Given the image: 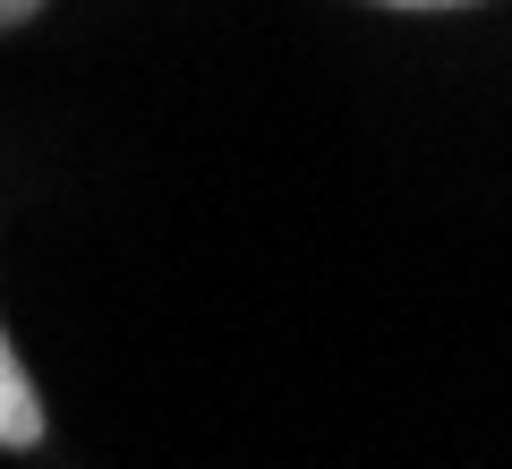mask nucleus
I'll return each instance as SVG.
<instances>
[{
	"label": "nucleus",
	"mask_w": 512,
	"mask_h": 469,
	"mask_svg": "<svg viewBox=\"0 0 512 469\" xmlns=\"http://www.w3.org/2000/svg\"><path fill=\"white\" fill-rule=\"evenodd\" d=\"M376 9H470V0H376Z\"/></svg>",
	"instance_id": "7ed1b4c3"
},
{
	"label": "nucleus",
	"mask_w": 512,
	"mask_h": 469,
	"mask_svg": "<svg viewBox=\"0 0 512 469\" xmlns=\"http://www.w3.org/2000/svg\"><path fill=\"white\" fill-rule=\"evenodd\" d=\"M35 444H43V401H35L26 359L9 350V333H0V452H35Z\"/></svg>",
	"instance_id": "f257e3e1"
},
{
	"label": "nucleus",
	"mask_w": 512,
	"mask_h": 469,
	"mask_svg": "<svg viewBox=\"0 0 512 469\" xmlns=\"http://www.w3.org/2000/svg\"><path fill=\"white\" fill-rule=\"evenodd\" d=\"M35 9H43V0H0V35H9V26H26Z\"/></svg>",
	"instance_id": "f03ea898"
}]
</instances>
